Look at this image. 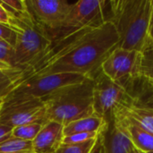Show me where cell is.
Returning a JSON list of instances; mask_svg holds the SVG:
<instances>
[{
  "mask_svg": "<svg viewBox=\"0 0 153 153\" xmlns=\"http://www.w3.org/2000/svg\"><path fill=\"white\" fill-rule=\"evenodd\" d=\"M94 114L109 123L112 117L124 109L133 108L131 99L123 87L113 82L100 70L93 77Z\"/></svg>",
  "mask_w": 153,
  "mask_h": 153,
  "instance_id": "obj_5",
  "label": "cell"
},
{
  "mask_svg": "<svg viewBox=\"0 0 153 153\" xmlns=\"http://www.w3.org/2000/svg\"><path fill=\"white\" fill-rule=\"evenodd\" d=\"M102 143L105 153H133V143L118 117H114L102 132Z\"/></svg>",
  "mask_w": 153,
  "mask_h": 153,
  "instance_id": "obj_12",
  "label": "cell"
},
{
  "mask_svg": "<svg viewBox=\"0 0 153 153\" xmlns=\"http://www.w3.org/2000/svg\"><path fill=\"white\" fill-rule=\"evenodd\" d=\"M1 40L6 41L14 47L16 40V33L9 25L0 23V41Z\"/></svg>",
  "mask_w": 153,
  "mask_h": 153,
  "instance_id": "obj_25",
  "label": "cell"
},
{
  "mask_svg": "<svg viewBox=\"0 0 153 153\" xmlns=\"http://www.w3.org/2000/svg\"><path fill=\"white\" fill-rule=\"evenodd\" d=\"M93 81L67 85L52 92L42 100L46 107V122L52 120L64 126L94 114Z\"/></svg>",
  "mask_w": 153,
  "mask_h": 153,
  "instance_id": "obj_3",
  "label": "cell"
},
{
  "mask_svg": "<svg viewBox=\"0 0 153 153\" xmlns=\"http://www.w3.org/2000/svg\"><path fill=\"white\" fill-rule=\"evenodd\" d=\"M149 39L151 42L153 43V0H152V11H151L150 23H149Z\"/></svg>",
  "mask_w": 153,
  "mask_h": 153,
  "instance_id": "obj_29",
  "label": "cell"
},
{
  "mask_svg": "<svg viewBox=\"0 0 153 153\" xmlns=\"http://www.w3.org/2000/svg\"><path fill=\"white\" fill-rule=\"evenodd\" d=\"M0 63L9 67H15L13 46L4 40L0 41Z\"/></svg>",
  "mask_w": 153,
  "mask_h": 153,
  "instance_id": "obj_22",
  "label": "cell"
},
{
  "mask_svg": "<svg viewBox=\"0 0 153 153\" xmlns=\"http://www.w3.org/2000/svg\"><path fill=\"white\" fill-rule=\"evenodd\" d=\"M23 70L21 68H0V100H4L19 84H21Z\"/></svg>",
  "mask_w": 153,
  "mask_h": 153,
  "instance_id": "obj_16",
  "label": "cell"
},
{
  "mask_svg": "<svg viewBox=\"0 0 153 153\" xmlns=\"http://www.w3.org/2000/svg\"><path fill=\"white\" fill-rule=\"evenodd\" d=\"M133 152H134V150H133Z\"/></svg>",
  "mask_w": 153,
  "mask_h": 153,
  "instance_id": "obj_35",
  "label": "cell"
},
{
  "mask_svg": "<svg viewBox=\"0 0 153 153\" xmlns=\"http://www.w3.org/2000/svg\"><path fill=\"white\" fill-rule=\"evenodd\" d=\"M46 107L39 99L5 98L0 108V124L12 128L35 123H46Z\"/></svg>",
  "mask_w": 153,
  "mask_h": 153,
  "instance_id": "obj_8",
  "label": "cell"
},
{
  "mask_svg": "<svg viewBox=\"0 0 153 153\" xmlns=\"http://www.w3.org/2000/svg\"><path fill=\"white\" fill-rule=\"evenodd\" d=\"M0 68L1 69H10V68H13V67H9V66H7V65H4L2 63H0Z\"/></svg>",
  "mask_w": 153,
  "mask_h": 153,
  "instance_id": "obj_30",
  "label": "cell"
},
{
  "mask_svg": "<svg viewBox=\"0 0 153 153\" xmlns=\"http://www.w3.org/2000/svg\"><path fill=\"white\" fill-rule=\"evenodd\" d=\"M9 13L4 8V6L0 4V23L8 25L9 23Z\"/></svg>",
  "mask_w": 153,
  "mask_h": 153,
  "instance_id": "obj_27",
  "label": "cell"
},
{
  "mask_svg": "<svg viewBox=\"0 0 153 153\" xmlns=\"http://www.w3.org/2000/svg\"><path fill=\"white\" fill-rule=\"evenodd\" d=\"M3 100H0V108H1V105H2V103H3Z\"/></svg>",
  "mask_w": 153,
  "mask_h": 153,
  "instance_id": "obj_32",
  "label": "cell"
},
{
  "mask_svg": "<svg viewBox=\"0 0 153 153\" xmlns=\"http://www.w3.org/2000/svg\"><path fill=\"white\" fill-rule=\"evenodd\" d=\"M91 153H105L104 147H103V143H102V133L100 134L98 142H97L94 149L92 150V152Z\"/></svg>",
  "mask_w": 153,
  "mask_h": 153,
  "instance_id": "obj_28",
  "label": "cell"
},
{
  "mask_svg": "<svg viewBox=\"0 0 153 153\" xmlns=\"http://www.w3.org/2000/svg\"><path fill=\"white\" fill-rule=\"evenodd\" d=\"M123 113L136 122L142 128L153 134V110L131 108L124 109Z\"/></svg>",
  "mask_w": 153,
  "mask_h": 153,
  "instance_id": "obj_17",
  "label": "cell"
},
{
  "mask_svg": "<svg viewBox=\"0 0 153 153\" xmlns=\"http://www.w3.org/2000/svg\"><path fill=\"white\" fill-rule=\"evenodd\" d=\"M64 125L56 121H47L32 143V150L36 153H55L62 144Z\"/></svg>",
  "mask_w": 153,
  "mask_h": 153,
  "instance_id": "obj_13",
  "label": "cell"
},
{
  "mask_svg": "<svg viewBox=\"0 0 153 153\" xmlns=\"http://www.w3.org/2000/svg\"><path fill=\"white\" fill-rule=\"evenodd\" d=\"M151 11L152 0L108 1L107 22L116 28L118 48L143 52L152 44L149 39Z\"/></svg>",
  "mask_w": 153,
  "mask_h": 153,
  "instance_id": "obj_2",
  "label": "cell"
},
{
  "mask_svg": "<svg viewBox=\"0 0 153 153\" xmlns=\"http://www.w3.org/2000/svg\"><path fill=\"white\" fill-rule=\"evenodd\" d=\"M87 77L78 74H55L38 76L19 84L6 98L9 99H39L67 85L80 83Z\"/></svg>",
  "mask_w": 153,
  "mask_h": 153,
  "instance_id": "obj_7",
  "label": "cell"
},
{
  "mask_svg": "<svg viewBox=\"0 0 153 153\" xmlns=\"http://www.w3.org/2000/svg\"><path fill=\"white\" fill-rule=\"evenodd\" d=\"M100 136V135H99ZM99 137L82 143L65 144L62 143L55 153H91L94 149Z\"/></svg>",
  "mask_w": 153,
  "mask_h": 153,
  "instance_id": "obj_20",
  "label": "cell"
},
{
  "mask_svg": "<svg viewBox=\"0 0 153 153\" xmlns=\"http://www.w3.org/2000/svg\"><path fill=\"white\" fill-rule=\"evenodd\" d=\"M106 8V0H80L73 3L69 14L53 40L77 30L95 28L107 22Z\"/></svg>",
  "mask_w": 153,
  "mask_h": 153,
  "instance_id": "obj_6",
  "label": "cell"
},
{
  "mask_svg": "<svg viewBox=\"0 0 153 153\" xmlns=\"http://www.w3.org/2000/svg\"><path fill=\"white\" fill-rule=\"evenodd\" d=\"M33 152L32 143L13 137L0 143V153H26Z\"/></svg>",
  "mask_w": 153,
  "mask_h": 153,
  "instance_id": "obj_19",
  "label": "cell"
},
{
  "mask_svg": "<svg viewBox=\"0 0 153 153\" xmlns=\"http://www.w3.org/2000/svg\"><path fill=\"white\" fill-rule=\"evenodd\" d=\"M150 153H153V152H150Z\"/></svg>",
  "mask_w": 153,
  "mask_h": 153,
  "instance_id": "obj_34",
  "label": "cell"
},
{
  "mask_svg": "<svg viewBox=\"0 0 153 153\" xmlns=\"http://www.w3.org/2000/svg\"><path fill=\"white\" fill-rule=\"evenodd\" d=\"M103 132V131H102ZM102 132H93V133H78L74 134H71L68 136H64L62 143L65 144H75L82 143L87 142L91 139H95L99 137V135Z\"/></svg>",
  "mask_w": 153,
  "mask_h": 153,
  "instance_id": "obj_23",
  "label": "cell"
},
{
  "mask_svg": "<svg viewBox=\"0 0 153 153\" xmlns=\"http://www.w3.org/2000/svg\"><path fill=\"white\" fill-rule=\"evenodd\" d=\"M118 42L119 37L110 22L73 31L60 38L58 51L28 80L55 74H78L92 79Z\"/></svg>",
  "mask_w": 153,
  "mask_h": 153,
  "instance_id": "obj_1",
  "label": "cell"
},
{
  "mask_svg": "<svg viewBox=\"0 0 153 153\" xmlns=\"http://www.w3.org/2000/svg\"><path fill=\"white\" fill-rule=\"evenodd\" d=\"M26 4L32 17L48 30L52 40L73 5L66 0H26Z\"/></svg>",
  "mask_w": 153,
  "mask_h": 153,
  "instance_id": "obj_9",
  "label": "cell"
},
{
  "mask_svg": "<svg viewBox=\"0 0 153 153\" xmlns=\"http://www.w3.org/2000/svg\"><path fill=\"white\" fill-rule=\"evenodd\" d=\"M133 153H145V152H143L139 151L138 149H136V148L134 146V152H133Z\"/></svg>",
  "mask_w": 153,
  "mask_h": 153,
  "instance_id": "obj_31",
  "label": "cell"
},
{
  "mask_svg": "<svg viewBox=\"0 0 153 153\" xmlns=\"http://www.w3.org/2000/svg\"><path fill=\"white\" fill-rule=\"evenodd\" d=\"M140 74L153 80V43L141 52Z\"/></svg>",
  "mask_w": 153,
  "mask_h": 153,
  "instance_id": "obj_21",
  "label": "cell"
},
{
  "mask_svg": "<svg viewBox=\"0 0 153 153\" xmlns=\"http://www.w3.org/2000/svg\"><path fill=\"white\" fill-rule=\"evenodd\" d=\"M9 18L8 25L16 33L13 47L14 66L24 69L48 50L53 40L29 10L22 13H9Z\"/></svg>",
  "mask_w": 153,
  "mask_h": 153,
  "instance_id": "obj_4",
  "label": "cell"
},
{
  "mask_svg": "<svg viewBox=\"0 0 153 153\" xmlns=\"http://www.w3.org/2000/svg\"><path fill=\"white\" fill-rule=\"evenodd\" d=\"M108 125V123H107L104 118L93 114L92 116L73 121L64 126V136L78 133L102 132L107 128Z\"/></svg>",
  "mask_w": 153,
  "mask_h": 153,
  "instance_id": "obj_15",
  "label": "cell"
},
{
  "mask_svg": "<svg viewBox=\"0 0 153 153\" xmlns=\"http://www.w3.org/2000/svg\"><path fill=\"white\" fill-rule=\"evenodd\" d=\"M141 52L116 48L100 66L102 73L115 82L140 74Z\"/></svg>",
  "mask_w": 153,
  "mask_h": 153,
  "instance_id": "obj_10",
  "label": "cell"
},
{
  "mask_svg": "<svg viewBox=\"0 0 153 153\" xmlns=\"http://www.w3.org/2000/svg\"><path fill=\"white\" fill-rule=\"evenodd\" d=\"M114 117H118L121 119L133 145L136 149L145 153L153 152V134L142 128L136 122L126 116L123 110L117 113Z\"/></svg>",
  "mask_w": 153,
  "mask_h": 153,
  "instance_id": "obj_14",
  "label": "cell"
},
{
  "mask_svg": "<svg viewBox=\"0 0 153 153\" xmlns=\"http://www.w3.org/2000/svg\"><path fill=\"white\" fill-rule=\"evenodd\" d=\"M43 125V122H35L14 127L13 129L12 137L22 141L32 142L41 130Z\"/></svg>",
  "mask_w": 153,
  "mask_h": 153,
  "instance_id": "obj_18",
  "label": "cell"
},
{
  "mask_svg": "<svg viewBox=\"0 0 153 153\" xmlns=\"http://www.w3.org/2000/svg\"><path fill=\"white\" fill-rule=\"evenodd\" d=\"M26 153H36V152H26Z\"/></svg>",
  "mask_w": 153,
  "mask_h": 153,
  "instance_id": "obj_33",
  "label": "cell"
},
{
  "mask_svg": "<svg viewBox=\"0 0 153 153\" xmlns=\"http://www.w3.org/2000/svg\"><path fill=\"white\" fill-rule=\"evenodd\" d=\"M0 4L9 13H22L28 11L26 0H0Z\"/></svg>",
  "mask_w": 153,
  "mask_h": 153,
  "instance_id": "obj_24",
  "label": "cell"
},
{
  "mask_svg": "<svg viewBox=\"0 0 153 153\" xmlns=\"http://www.w3.org/2000/svg\"><path fill=\"white\" fill-rule=\"evenodd\" d=\"M132 101L133 108L153 110V80L141 74L118 82Z\"/></svg>",
  "mask_w": 153,
  "mask_h": 153,
  "instance_id": "obj_11",
  "label": "cell"
},
{
  "mask_svg": "<svg viewBox=\"0 0 153 153\" xmlns=\"http://www.w3.org/2000/svg\"><path fill=\"white\" fill-rule=\"evenodd\" d=\"M13 129V128H12L8 126L0 124V143L5 142L6 140L10 139L12 137Z\"/></svg>",
  "mask_w": 153,
  "mask_h": 153,
  "instance_id": "obj_26",
  "label": "cell"
}]
</instances>
